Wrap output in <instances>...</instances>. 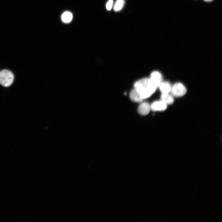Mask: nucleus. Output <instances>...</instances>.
I'll return each instance as SVG.
<instances>
[{"mask_svg":"<svg viewBox=\"0 0 222 222\" xmlns=\"http://www.w3.org/2000/svg\"><path fill=\"white\" fill-rule=\"evenodd\" d=\"M72 15L70 12L66 11L64 12L61 16V19L63 22L65 23L70 22L72 19Z\"/></svg>","mask_w":222,"mask_h":222,"instance_id":"10","label":"nucleus"},{"mask_svg":"<svg viewBox=\"0 0 222 222\" xmlns=\"http://www.w3.org/2000/svg\"><path fill=\"white\" fill-rule=\"evenodd\" d=\"M14 76L10 71L4 69L0 71V84L5 87H8L13 83Z\"/></svg>","mask_w":222,"mask_h":222,"instance_id":"2","label":"nucleus"},{"mask_svg":"<svg viewBox=\"0 0 222 222\" xmlns=\"http://www.w3.org/2000/svg\"><path fill=\"white\" fill-rule=\"evenodd\" d=\"M150 109V105L148 102H143L139 105L138 111L141 115H146L149 113Z\"/></svg>","mask_w":222,"mask_h":222,"instance_id":"6","label":"nucleus"},{"mask_svg":"<svg viewBox=\"0 0 222 222\" xmlns=\"http://www.w3.org/2000/svg\"><path fill=\"white\" fill-rule=\"evenodd\" d=\"M113 3V0H109L106 4V8L107 10H110L112 8Z\"/></svg>","mask_w":222,"mask_h":222,"instance_id":"12","label":"nucleus"},{"mask_svg":"<svg viewBox=\"0 0 222 222\" xmlns=\"http://www.w3.org/2000/svg\"><path fill=\"white\" fill-rule=\"evenodd\" d=\"M152 83L156 87H158L162 82V76L160 72L157 71L153 72L149 78Z\"/></svg>","mask_w":222,"mask_h":222,"instance_id":"4","label":"nucleus"},{"mask_svg":"<svg viewBox=\"0 0 222 222\" xmlns=\"http://www.w3.org/2000/svg\"><path fill=\"white\" fill-rule=\"evenodd\" d=\"M171 86L167 81L162 82L158 87L162 93H169L170 92Z\"/></svg>","mask_w":222,"mask_h":222,"instance_id":"9","label":"nucleus"},{"mask_svg":"<svg viewBox=\"0 0 222 222\" xmlns=\"http://www.w3.org/2000/svg\"><path fill=\"white\" fill-rule=\"evenodd\" d=\"M161 99L167 105L172 104L174 101L173 96L169 93H162Z\"/></svg>","mask_w":222,"mask_h":222,"instance_id":"8","label":"nucleus"},{"mask_svg":"<svg viewBox=\"0 0 222 222\" xmlns=\"http://www.w3.org/2000/svg\"><path fill=\"white\" fill-rule=\"evenodd\" d=\"M204 1L207 2H210L212 1L213 0H204Z\"/></svg>","mask_w":222,"mask_h":222,"instance_id":"13","label":"nucleus"},{"mask_svg":"<svg viewBox=\"0 0 222 222\" xmlns=\"http://www.w3.org/2000/svg\"><path fill=\"white\" fill-rule=\"evenodd\" d=\"M124 0H117L114 6V10L116 11L120 10L123 6Z\"/></svg>","mask_w":222,"mask_h":222,"instance_id":"11","label":"nucleus"},{"mask_svg":"<svg viewBox=\"0 0 222 222\" xmlns=\"http://www.w3.org/2000/svg\"><path fill=\"white\" fill-rule=\"evenodd\" d=\"M187 91L186 88L182 83L177 82L171 86L170 92L173 96L180 97L185 95Z\"/></svg>","mask_w":222,"mask_h":222,"instance_id":"3","label":"nucleus"},{"mask_svg":"<svg viewBox=\"0 0 222 222\" xmlns=\"http://www.w3.org/2000/svg\"><path fill=\"white\" fill-rule=\"evenodd\" d=\"M134 89L144 99L150 96L155 91L156 87L149 78H145L138 80L134 84Z\"/></svg>","mask_w":222,"mask_h":222,"instance_id":"1","label":"nucleus"},{"mask_svg":"<svg viewBox=\"0 0 222 222\" xmlns=\"http://www.w3.org/2000/svg\"><path fill=\"white\" fill-rule=\"evenodd\" d=\"M130 97L132 101L137 102H141L143 99L140 93L134 88L131 91Z\"/></svg>","mask_w":222,"mask_h":222,"instance_id":"7","label":"nucleus"},{"mask_svg":"<svg viewBox=\"0 0 222 222\" xmlns=\"http://www.w3.org/2000/svg\"><path fill=\"white\" fill-rule=\"evenodd\" d=\"M151 109L154 111H163L166 109L167 105L161 100L156 101L150 105Z\"/></svg>","mask_w":222,"mask_h":222,"instance_id":"5","label":"nucleus"}]
</instances>
